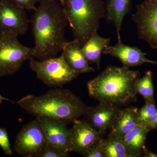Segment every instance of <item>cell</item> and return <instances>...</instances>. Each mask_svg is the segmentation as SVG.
Returning <instances> with one entry per match:
<instances>
[{"label": "cell", "mask_w": 157, "mask_h": 157, "mask_svg": "<svg viewBox=\"0 0 157 157\" xmlns=\"http://www.w3.org/2000/svg\"><path fill=\"white\" fill-rule=\"evenodd\" d=\"M103 53L117 58L122 63L124 66L129 67L140 66L144 63L157 65V61H153L147 58V54L136 47L124 45L118 39L117 43L113 46H108Z\"/></svg>", "instance_id": "12"}, {"label": "cell", "mask_w": 157, "mask_h": 157, "mask_svg": "<svg viewBox=\"0 0 157 157\" xmlns=\"http://www.w3.org/2000/svg\"><path fill=\"white\" fill-rule=\"evenodd\" d=\"M29 22L25 10L9 0H0V33L23 36L28 30Z\"/></svg>", "instance_id": "9"}, {"label": "cell", "mask_w": 157, "mask_h": 157, "mask_svg": "<svg viewBox=\"0 0 157 157\" xmlns=\"http://www.w3.org/2000/svg\"><path fill=\"white\" fill-rule=\"evenodd\" d=\"M118 110L117 106L99 102L94 107H87L85 115L87 121L104 135L113 124Z\"/></svg>", "instance_id": "13"}, {"label": "cell", "mask_w": 157, "mask_h": 157, "mask_svg": "<svg viewBox=\"0 0 157 157\" xmlns=\"http://www.w3.org/2000/svg\"><path fill=\"white\" fill-rule=\"evenodd\" d=\"M48 144L67 153L71 152V132L67 123L53 119L38 117Z\"/></svg>", "instance_id": "11"}, {"label": "cell", "mask_w": 157, "mask_h": 157, "mask_svg": "<svg viewBox=\"0 0 157 157\" xmlns=\"http://www.w3.org/2000/svg\"><path fill=\"white\" fill-rule=\"evenodd\" d=\"M138 71L127 67L110 66L87 83L90 96L99 102L114 106L125 105L136 100Z\"/></svg>", "instance_id": "3"}, {"label": "cell", "mask_w": 157, "mask_h": 157, "mask_svg": "<svg viewBox=\"0 0 157 157\" xmlns=\"http://www.w3.org/2000/svg\"><path fill=\"white\" fill-rule=\"evenodd\" d=\"M157 111L155 103H146L138 110V121L139 124H144Z\"/></svg>", "instance_id": "21"}, {"label": "cell", "mask_w": 157, "mask_h": 157, "mask_svg": "<svg viewBox=\"0 0 157 157\" xmlns=\"http://www.w3.org/2000/svg\"><path fill=\"white\" fill-rule=\"evenodd\" d=\"M110 40V38L100 36L97 33L81 47L82 52L89 63L95 64L98 69L100 67L101 55L109 46Z\"/></svg>", "instance_id": "17"}, {"label": "cell", "mask_w": 157, "mask_h": 157, "mask_svg": "<svg viewBox=\"0 0 157 157\" xmlns=\"http://www.w3.org/2000/svg\"><path fill=\"white\" fill-rule=\"evenodd\" d=\"M103 139L98 141L84 155L86 157H104Z\"/></svg>", "instance_id": "24"}, {"label": "cell", "mask_w": 157, "mask_h": 157, "mask_svg": "<svg viewBox=\"0 0 157 157\" xmlns=\"http://www.w3.org/2000/svg\"><path fill=\"white\" fill-rule=\"evenodd\" d=\"M69 153L64 152L55 147L48 144L45 149L40 154L39 157H67Z\"/></svg>", "instance_id": "23"}, {"label": "cell", "mask_w": 157, "mask_h": 157, "mask_svg": "<svg viewBox=\"0 0 157 157\" xmlns=\"http://www.w3.org/2000/svg\"><path fill=\"white\" fill-rule=\"evenodd\" d=\"M55 1H58V2H59L61 5L63 4V3L64 2L65 0H55Z\"/></svg>", "instance_id": "29"}, {"label": "cell", "mask_w": 157, "mask_h": 157, "mask_svg": "<svg viewBox=\"0 0 157 157\" xmlns=\"http://www.w3.org/2000/svg\"><path fill=\"white\" fill-rule=\"evenodd\" d=\"M0 147L5 154L11 155L12 151L9 140L8 132L6 128L0 127Z\"/></svg>", "instance_id": "22"}, {"label": "cell", "mask_w": 157, "mask_h": 157, "mask_svg": "<svg viewBox=\"0 0 157 157\" xmlns=\"http://www.w3.org/2000/svg\"><path fill=\"white\" fill-rule=\"evenodd\" d=\"M71 132V152L84 155L89 150L102 138L103 134L87 121L76 120Z\"/></svg>", "instance_id": "10"}, {"label": "cell", "mask_w": 157, "mask_h": 157, "mask_svg": "<svg viewBox=\"0 0 157 157\" xmlns=\"http://www.w3.org/2000/svg\"><path fill=\"white\" fill-rule=\"evenodd\" d=\"M17 37L11 32L0 33V77L13 75L33 57V47L23 45Z\"/></svg>", "instance_id": "6"}, {"label": "cell", "mask_w": 157, "mask_h": 157, "mask_svg": "<svg viewBox=\"0 0 157 157\" xmlns=\"http://www.w3.org/2000/svg\"><path fill=\"white\" fill-rule=\"evenodd\" d=\"M29 60L31 70L48 87L61 88L80 74L70 67L62 53L60 56L43 61L35 59L33 57Z\"/></svg>", "instance_id": "5"}, {"label": "cell", "mask_w": 157, "mask_h": 157, "mask_svg": "<svg viewBox=\"0 0 157 157\" xmlns=\"http://www.w3.org/2000/svg\"><path fill=\"white\" fill-rule=\"evenodd\" d=\"M142 153L144 154V156L145 157H157V155L154 153L150 151L145 146H144L142 148Z\"/></svg>", "instance_id": "27"}, {"label": "cell", "mask_w": 157, "mask_h": 157, "mask_svg": "<svg viewBox=\"0 0 157 157\" xmlns=\"http://www.w3.org/2000/svg\"><path fill=\"white\" fill-rule=\"evenodd\" d=\"M62 53L69 66L78 73H89L94 70L89 66V62L81 51V46L76 40L67 42L62 49Z\"/></svg>", "instance_id": "14"}, {"label": "cell", "mask_w": 157, "mask_h": 157, "mask_svg": "<svg viewBox=\"0 0 157 157\" xmlns=\"http://www.w3.org/2000/svg\"><path fill=\"white\" fill-rule=\"evenodd\" d=\"M150 131L145 124H139L126 134L122 140L128 148L139 157L142 155V148Z\"/></svg>", "instance_id": "19"}, {"label": "cell", "mask_w": 157, "mask_h": 157, "mask_svg": "<svg viewBox=\"0 0 157 157\" xmlns=\"http://www.w3.org/2000/svg\"><path fill=\"white\" fill-rule=\"evenodd\" d=\"M138 36L153 49H157V0H144L136 6L132 15Z\"/></svg>", "instance_id": "8"}, {"label": "cell", "mask_w": 157, "mask_h": 157, "mask_svg": "<svg viewBox=\"0 0 157 157\" xmlns=\"http://www.w3.org/2000/svg\"><path fill=\"white\" fill-rule=\"evenodd\" d=\"M138 110L136 107L119 109L109 135L122 138L128 132L137 126L139 124Z\"/></svg>", "instance_id": "15"}, {"label": "cell", "mask_w": 157, "mask_h": 157, "mask_svg": "<svg viewBox=\"0 0 157 157\" xmlns=\"http://www.w3.org/2000/svg\"><path fill=\"white\" fill-rule=\"evenodd\" d=\"M144 124L150 131L157 129V111Z\"/></svg>", "instance_id": "26"}, {"label": "cell", "mask_w": 157, "mask_h": 157, "mask_svg": "<svg viewBox=\"0 0 157 157\" xmlns=\"http://www.w3.org/2000/svg\"><path fill=\"white\" fill-rule=\"evenodd\" d=\"M16 104L36 117L49 118L66 123L85 115L87 108L74 94L61 88H54L39 96L28 95Z\"/></svg>", "instance_id": "2"}, {"label": "cell", "mask_w": 157, "mask_h": 157, "mask_svg": "<svg viewBox=\"0 0 157 157\" xmlns=\"http://www.w3.org/2000/svg\"><path fill=\"white\" fill-rule=\"evenodd\" d=\"M131 0H108L105 9L107 21L115 26L117 39H121L120 32L124 17L130 11Z\"/></svg>", "instance_id": "16"}, {"label": "cell", "mask_w": 157, "mask_h": 157, "mask_svg": "<svg viewBox=\"0 0 157 157\" xmlns=\"http://www.w3.org/2000/svg\"><path fill=\"white\" fill-rule=\"evenodd\" d=\"M104 157H137V154L124 143L122 138L108 135L103 139Z\"/></svg>", "instance_id": "18"}, {"label": "cell", "mask_w": 157, "mask_h": 157, "mask_svg": "<svg viewBox=\"0 0 157 157\" xmlns=\"http://www.w3.org/2000/svg\"><path fill=\"white\" fill-rule=\"evenodd\" d=\"M136 90L137 94L143 96L146 103H155L152 73L147 71L142 78H138L136 82Z\"/></svg>", "instance_id": "20"}, {"label": "cell", "mask_w": 157, "mask_h": 157, "mask_svg": "<svg viewBox=\"0 0 157 157\" xmlns=\"http://www.w3.org/2000/svg\"><path fill=\"white\" fill-rule=\"evenodd\" d=\"M74 40L82 46L98 32L105 16L103 0H65L62 5Z\"/></svg>", "instance_id": "4"}, {"label": "cell", "mask_w": 157, "mask_h": 157, "mask_svg": "<svg viewBox=\"0 0 157 157\" xmlns=\"http://www.w3.org/2000/svg\"><path fill=\"white\" fill-rule=\"evenodd\" d=\"M31 20L34 39L33 57L39 61L57 56L67 42L68 22L63 6L55 0H40Z\"/></svg>", "instance_id": "1"}, {"label": "cell", "mask_w": 157, "mask_h": 157, "mask_svg": "<svg viewBox=\"0 0 157 157\" xmlns=\"http://www.w3.org/2000/svg\"><path fill=\"white\" fill-rule=\"evenodd\" d=\"M3 101H7L11 102V103H14L13 101H11V100H9L8 98H4L1 95V94H0V104H2Z\"/></svg>", "instance_id": "28"}, {"label": "cell", "mask_w": 157, "mask_h": 157, "mask_svg": "<svg viewBox=\"0 0 157 157\" xmlns=\"http://www.w3.org/2000/svg\"><path fill=\"white\" fill-rule=\"evenodd\" d=\"M11 2L25 10H34L36 9V5L40 0H9Z\"/></svg>", "instance_id": "25"}, {"label": "cell", "mask_w": 157, "mask_h": 157, "mask_svg": "<svg viewBox=\"0 0 157 157\" xmlns=\"http://www.w3.org/2000/svg\"><path fill=\"white\" fill-rule=\"evenodd\" d=\"M48 144L44 131L36 119L21 129L14 141V149L21 156L39 157Z\"/></svg>", "instance_id": "7"}]
</instances>
